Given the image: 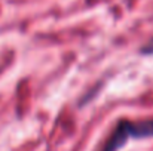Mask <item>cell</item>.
<instances>
[{"label": "cell", "mask_w": 153, "mask_h": 151, "mask_svg": "<svg viewBox=\"0 0 153 151\" xmlns=\"http://www.w3.org/2000/svg\"><path fill=\"white\" fill-rule=\"evenodd\" d=\"M141 52H143V53H149V55L152 53L153 55V39L150 40V42H147V43L141 48Z\"/></svg>", "instance_id": "7a4b0ae2"}, {"label": "cell", "mask_w": 153, "mask_h": 151, "mask_svg": "<svg viewBox=\"0 0 153 151\" xmlns=\"http://www.w3.org/2000/svg\"><path fill=\"white\" fill-rule=\"evenodd\" d=\"M146 136H153V119L137 122V123L123 120L116 126V129L113 130V133L104 144L101 151H117L128 139L146 138Z\"/></svg>", "instance_id": "6da1fadb"}]
</instances>
